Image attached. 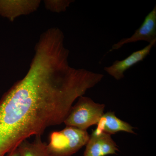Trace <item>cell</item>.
<instances>
[{
	"label": "cell",
	"instance_id": "obj_8",
	"mask_svg": "<svg viewBox=\"0 0 156 156\" xmlns=\"http://www.w3.org/2000/svg\"><path fill=\"white\" fill-rule=\"evenodd\" d=\"M96 126V128L92 131L93 134L104 133L112 135L119 132H125L136 134L134 131L135 128L129 123L118 118L115 112L104 113Z\"/></svg>",
	"mask_w": 156,
	"mask_h": 156
},
{
	"label": "cell",
	"instance_id": "obj_1",
	"mask_svg": "<svg viewBox=\"0 0 156 156\" xmlns=\"http://www.w3.org/2000/svg\"><path fill=\"white\" fill-rule=\"evenodd\" d=\"M64 40L42 33L28 72L0 99V156L64 123L74 101L101 82L98 73L70 66Z\"/></svg>",
	"mask_w": 156,
	"mask_h": 156
},
{
	"label": "cell",
	"instance_id": "obj_7",
	"mask_svg": "<svg viewBox=\"0 0 156 156\" xmlns=\"http://www.w3.org/2000/svg\"><path fill=\"white\" fill-rule=\"evenodd\" d=\"M41 3L39 0H0V16L13 22L36 11Z\"/></svg>",
	"mask_w": 156,
	"mask_h": 156
},
{
	"label": "cell",
	"instance_id": "obj_6",
	"mask_svg": "<svg viewBox=\"0 0 156 156\" xmlns=\"http://www.w3.org/2000/svg\"><path fill=\"white\" fill-rule=\"evenodd\" d=\"M83 156H106L117 154L119 147L112 135L101 133L90 135Z\"/></svg>",
	"mask_w": 156,
	"mask_h": 156
},
{
	"label": "cell",
	"instance_id": "obj_3",
	"mask_svg": "<svg viewBox=\"0 0 156 156\" xmlns=\"http://www.w3.org/2000/svg\"><path fill=\"white\" fill-rule=\"evenodd\" d=\"M77 102L73 105L64 123L83 130H87L91 126L96 125L104 113L105 105L96 103L92 98L81 96Z\"/></svg>",
	"mask_w": 156,
	"mask_h": 156
},
{
	"label": "cell",
	"instance_id": "obj_5",
	"mask_svg": "<svg viewBox=\"0 0 156 156\" xmlns=\"http://www.w3.org/2000/svg\"><path fill=\"white\" fill-rule=\"evenodd\" d=\"M156 44V41L152 42L141 50L133 52L125 59L115 60L111 65L105 67L104 69L115 80H120L125 77V73L127 70L143 61L150 55L152 48L155 46Z\"/></svg>",
	"mask_w": 156,
	"mask_h": 156
},
{
	"label": "cell",
	"instance_id": "obj_10",
	"mask_svg": "<svg viewBox=\"0 0 156 156\" xmlns=\"http://www.w3.org/2000/svg\"><path fill=\"white\" fill-rule=\"evenodd\" d=\"M73 0H46L44 3L45 8L53 13H60L65 12Z\"/></svg>",
	"mask_w": 156,
	"mask_h": 156
},
{
	"label": "cell",
	"instance_id": "obj_9",
	"mask_svg": "<svg viewBox=\"0 0 156 156\" xmlns=\"http://www.w3.org/2000/svg\"><path fill=\"white\" fill-rule=\"evenodd\" d=\"M32 142L27 140L17 147L19 156H50L47 148V144L42 141L41 136H36Z\"/></svg>",
	"mask_w": 156,
	"mask_h": 156
},
{
	"label": "cell",
	"instance_id": "obj_2",
	"mask_svg": "<svg viewBox=\"0 0 156 156\" xmlns=\"http://www.w3.org/2000/svg\"><path fill=\"white\" fill-rule=\"evenodd\" d=\"M90 134L87 130L66 126L60 131H52L47 148L50 156H72L85 146Z\"/></svg>",
	"mask_w": 156,
	"mask_h": 156
},
{
	"label": "cell",
	"instance_id": "obj_4",
	"mask_svg": "<svg viewBox=\"0 0 156 156\" xmlns=\"http://www.w3.org/2000/svg\"><path fill=\"white\" fill-rule=\"evenodd\" d=\"M156 41V6L147 15L139 28L129 37L123 38L114 44L109 52L118 50L124 45L139 41H145L151 44Z\"/></svg>",
	"mask_w": 156,
	"mask_h": 156
},
{
	"label": "cell",
	"instance_id": "obj_11",
	"mask_svg": "<svg viewBox=\"0 0 156 156\" xmlns=\"http://www.w3.org/2000/svg\"><path fill=\"white\" fill-rule=\"evenodd\" d=\"M5 156H19V153H18L17 148L16 149L10 152V153L7 154Z\"/></svg>",
	"mask_w": 156,
	"mask_h": 156
}]
</instances>
